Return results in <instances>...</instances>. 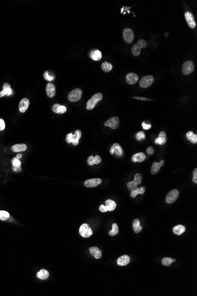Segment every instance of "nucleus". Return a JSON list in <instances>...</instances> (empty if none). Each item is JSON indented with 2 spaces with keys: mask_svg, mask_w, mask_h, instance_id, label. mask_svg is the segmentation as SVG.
<instances>
[{
  "mask_svg": "<svg viewBox=\"0 0 197 296\" xmlns=\"http://www.w3.org/2000/svg\"><path fill=\"white\" fill-rule=\"evenodd\" d=\"M82 137V132L80 130H76L74 134L71 132L68 134L66 135V140L68 144L72 143L73 145L76 146L79 143V140Z\"/></svg>",
  "mask_w": 197,
  "mask_h": 296,
  "instance_id": "nucleus-1",
  "label": "nucleus"
},
{
  "mask_svg": "<svg viewBox=\"0 0 197 296\" xmlns=\"http://www.w3.org/2000/svg\"><path fill=\"white\" fill-rule=\"evenodd\" d=\"M102 98H103V95L101 93H95L88 101L86 104V109L88 110L93 109L96 106V104L102 99Z\"/></svg>",
  "mask_w": 197,
  "mask_h": 296,
  "instance_id": "nucleus-2",
  "label": "nucleus"
},
{
  "mask_svg": "<svg viewBox=\"0 0 197 296\" xmlns=\"http://www.w3.org/2000/svg\"><path fill=\"white\" fill-rule=\"evenodd\" d=\"M123 38L124 40L128 44H131L133 42L135 38V34L133 31L129 28H126L123 31Z\"/></svg>",
  "mask_w": 197,
  "mask_h": 296,
  "instance_id": "nucleus-3",
  "label": "nucleus"
},
{
  "mask_svg": "<svg viewBox=\"0 0 197 296\" xmlns=\"http://www.w3.org/2000/svg\"><path fill=\"white\" fill-rule=\"evenodd\" d=\"M82 95V91L80 89L76 88L68 93V99L70 102H77L81 99Z\"/></svg>",
  "mask_w": 197,
  "mask_h": 296,
  "instance_id": "nucleus-4",
  "label": "nucleus"
},
{
  "mask_svg": "<svg viewBox=\"0 0 197 296\" xmlns=\"http://www.w3.org/2000/svg\"><path fill=\"white\" fill-rule=\"evenodd\" d=\"M195 69V65L192 61H186L184 63L182 67V72L184 75H188L191 74Z\"/></svg>",
  "mask_w": 197,
  "mask_h": 296,
  "instance_id": "nucleus-5",
  "label": "nucleus"
},
{
  "mask_svg": "<svg viewBox=\"0 0 197 296\" xmlns=\"http://www.w3.org/2000/svg\"><path fill=\"white\" fill-rule=\"evenodd\" d=\"M79 234L80 235L85 238H89L93 235V231L91 228L86 224H83L79 228Z\"/></svg>",
  "mask_w": 197,
  "mask_h": 296,
  "instance_id": "nucleus-6",
  "label": "nucleus"
},
{
  "mask_svg": "<svg viewBox=\"0 0 197 296\" xmlns=\"http://www.w3.org/2000/svg\"><path fill=\"white\" fill-rule=\"evenodd\" d=\"M179 196V192L177 189H173L170 191L166 197V202L168 204H172L176 202Z\"/></svg>",
  "mask_w": 197,
  "mask_h": 296,
  "instance_id": "nucleus-7",
  "label": "nucleus"
},
{
  "mask_svg": "<svg viewBox=\"0 0 197 296\" xmlns=\"http://www.w3.org/2000/svg\"><path fill=\"white\" fill-rule=\"evenodd\" d=\"M119 118L117 117H114L109 118L105 123V126L109 127L112 129L116 130L119 126Z\"/></svg>",
  "mask_w": 197,
  "mask_h": 296,
  "instance_id": "nucleus-8",
  "label": "nucleus"
},
{
  "mask_svg": "<svg viewBox=\"0 0 197 296\" xmlns=\"http://www.w3.org/2000/svg\"><path fill=\"white\" fill-rule=\"evenodd\" d=\"M154 82V78L151 75H146L143 76L139 82V85L142 88H146L151 86Z\"/></svg>",
  "mask_w": 197,
  "mask_h": 296,
  "instance_id": "nucleus-9",
  "label": "nucleus"
},
{
  "mask_svg": "<svg viewBox=\"0 0 197 296\" xmlns=\"http://www.w3.org/2000/svg\"><path fill=\"white\" fill-rule=\"evenodd\" d=\"M102 182V180L100 178H92L87 180L85 181L84 184L87 188H95L99 186Z\"/></svg>",
  "mask_w": 197,
  "mask_h": 296,
  "instance_id": "nucleus-10",
  "label": "nucleus"
},
{
  "mask_svg": "<svg viewBox=\"0 0 197 296\" xmlns=\"http://www.w3.org/2000/svg\"><path fill=\"white\" fill-rule=\"evenodd\" d=\"M185 17L186 21L189 25V27L191 28H194L196 27V23L194 19L193 15L189 11H187L185 13Z\"/></svg>",
  "mask_w": 197,
  "mask_h": 296,
  "instance_id": "nucleus-11",
  "label": "nucleus"
},
{
  "mask_svg": "<svg viewBox=\"0 0 197 296\" xmlns=\"http://www.w3.org/2000/svg\"><path fill=\"white\" fill-rule=\"evenodd\" d=\"M110 153L112 155L116 153V155L121 156L123 154V149H122V148L119 145V144L114 143V144H113V145L111 147L110 150Z\"/></svg>",
  "mask_w": 197,
  "mask_h": 296,
  "instance_id": "nucleus-12",
  "label": "nucleus"
},
{
  "mask_svg": "<svg viewBox=\"0 0 197 296\" xmlns=\"http://www.w3.org/2000/svg\"><path fill=\"white\" fill-rule=\"evenodd\" d=\"M13 93V90L11 88V85L8 83H4L3 85V89L0 92V98L5 96H10Z\"/></svg>",
  "mask_w": 197,
  "mask_h": 296,
  "instance_id": "nucleus-13",
  "label": "nucleus"
},
{
  "mask_svg": "<svg viewBox=\"0 0 197 296\" xmlns=\"http://www.w3.org/2000/svg\"><path fill=\"white\" fill-rule=\"evenodd\" d=\"M30 105V101L27 98H23L19 103V110L21 113H24Z\"/></svg>",
  "mask_w": 197,
  "mask_h": 296,
  "instance_id": "nucleus-14",
  "label": "nucleus"
},
{
  "mask_svg": "<svg viewBox=\"0 0 197 296\" xmlns=\"http://www.w3.org/2000/svg\"><path fill=\"white\" fill-rule=\"evenodd\" d=\"M131 261L130 257L127 255H124L120 256L117 260V264L119 266H127Z\"/></svg>",
  "mask_w": 197,
  "mask_h": 296,
  "instance_id": "nucleus-15",
  "label": "nucleus"
},
{
  "mask_svg": "<svg viewBox=\"0 0 197 296\" xmlns=\"http://www.w3.org/2000/svg\"><path fill=\"white\" fill-rule=\"evenodd\" d=\"M52 110L54 113L58 114H63L66 112L67 108L64 105H61L60 104L56 103L53 105L52 106Z\"/></svg>",
  "mask_w": 197,
  "mask_h": 296,
  "instance_id": "nucleus-16",
  "label": "nucleus"
},
{
  "mask_svg": "<svg viewBox=\"0 0 197 296\" xmlns=\"http://www.w3.org/2000/svg\"><path fill=\"white\" fill-rule=\"evenodd\" d=\"M139 79V76L136 75V73H128L126 78V81L127 83L129 85H133L136 84Z\"/></svg>",
  "mask_w": 197,
  "mask_h": 296,
  "instance_id": "nucleus-17",
  "label": "nucleus"
},
{
  "mask_svg": "<svg viewBox=\"0 0 197 296\" xmlns=\"http://www.w3.org/2000/svg\"><path fill=\"white\" fill-rule=\"evenodd\" d=\"M46 91L47 96L49 98H53L56 92V89L55 86L52 83H49L47 84L46 87Z\"/></svg>",
  "mask_w": 197,
  "mask_h": 296,
  "instance_id": "nucleus-18",
  "label": "nucleus"
},
{
  "mask_svg": "<svg viewBox=\"0 0 197 296\" xmlns=\"http://www.w3.org/2000/svg\"><path fill=\"white\" fill-rule=\"evenodd\" d=\"M90 254L96 259H100L102 256V251L96 246H92L89 248Z\"/></svg>",
  "mask_w": 197,
  "mask_h": 296,
  "instance_id": "nucleus-19",
  "label": "nucleus"
},
{
  "mask_svg": "<svg viewBox=\"0 0 197 296\" xmlns=\"http://www.w3.org/2000/svg\"><path fill=\"white\" fill-rule=\"evenodd\" d=\"M11 149L15 153L23 152L27 149V146L25 144H17L12 146Z\"/></svg>",
  "mask_w": 197,
  "mask_h": 296,
  "instance_id": "nucleus-20",
  "label": "nucleus"
},
{
  "mask_svg": "<svg viewBox=\"0 0 197 296\" xmlns=\"http://www.w3.org/2000/svg\"><path fill=\"white\" fill-rule=\"evenodd\" d=\"M146 159V156L144 153H139L134 154L132 156V160L134 163L136 162H142L143 161Z\"/></svg>",
  "mask_w": 197,
  "mask_h": 296,
  "instance_id": "nucleus-21",
  "label": "nucleus"
},
{
  "mask_svg": "<svg viewBox=\"0 0 197 296\" xmlns=\"http://www.w3.org/2000/svg\"><path fill=\"white\" fill-rule=\"evenodd\" d=\"M186 231V228L184 226L182 225H178L173 228V232L174 234L177 235H181L183 233H184Z\"/></svg>",
  "mask_w": 197,
  "mask_h": 296,
  "instance_id": "nucleus-22",
  "label": "nucleus"
},
{
  "mask_svg": "<svg viewBox=\"0 0 197 296\" xmlns=\"http://www.w3.org/2000/svg\"><path fill=\"white\" fill-rule=\"evenodd\" d=\"M90 56L91 58L95 61L100 60L102 57V55L101 52L98 50H93V51L91 52Z\"/></svg>",
  "mask_w": 197,
  "mask_h": 296,
  "instance_id": "nucleus-23",
  "label": "nucleus"
},
{
  "mask_svg": "<svg viewBox=\"0 0 197 296\" xmlns=\"http://www.w3.org/2000/svg\"><path fill=\"white\" fill-rule=\"evenodd\" d=\"M133 229L134 232L136 234H138V233H139L142 231V227L141 226V222H140V221L139 220V219H135L133 220Z\"/></svg>",
  "mask_w": 197,
  "mask_h": 296,
  "instance_id": "nucleus-24",
  "label": "nucleus"
},
{
  "mask_svg": "<svg viewBox=\"0 0 197 296\" xmlns=\"http://www.w3.org/2000/svg\"><path fill=\"white\" fill-rule=\"evenodd\" d=\"M105 206L107 207L108 211H113L116 209V203L114 201L111 199H107L105 202Z\"/></svg>",
  "mask_w": 197,
  "mask_h": 296,
  "instance_id": "nucleus-25",
  "label": "nucleus"
},
{
  "mask_svg": "<svg viewBox=\"0 0 197 296\" xmlns=\"http://www.w3.org/2000/svg\"><path fill=\"white\" fill-rule=\"evenodd\" d=\"M49 276V272L46 270H41L37 274V277L40 280H46Z\"/></svg>",
  "mask_w": 197,
  "mask_h": 296,
  "instance_id": "nucleus-26",
  "label": "nucleus"
},
{
  "mask_svg": "<svg viewBox=\"0 0 197 296\" xmlns=\"http://www.w3.org/2000/svg\"><path fill=\"white\" fill-rule=\"evenodd\" d=\"M145 187H141V188H136L135 190L131 191V196L132 198H135L138 194L142 195L145 193Z\"/></svg>",
  "mask_w": 197,
  "mask_h": 296,
  "instance_id": "nucleus-27",
  "label": "nucleus"
},
{
  "mask_svg": "<svg viewBox=\"0 0 197 296\" xmlns=\"http://www.w3.org/2000/svg\"><path fill=\"white\" fill-rule=\"evenodd\" d=\"M186 138L190 141L193 144H196L197 142V135L196 134H195L192 131H189L186 133Z\"/></svg>",
  "mask_w": 197,
  "mask_h": 296,
  "instance_id": "nucleus-28",
  "label": "nucleus"
},
{
  "mask_svg": "<svg viewBox=\"0 0 197 296\" xmlns=\"http://www.w3.org/2000/svg\"><path fill=\"white\" fill-rule=\"evenodd\" d=\"M176 260L174 258H169V257H165L162 260V264L165 266H170L172 263H175Z\"/></svg>",
  "mask_w": 197,
  "mask_h": 296,
  "instance_id": "nucleus-29",
  "label": "nucleus"
},
{
  "mask_svg": "<svg viewBox=\"0 0 197 296\" xmlns=\"http://www.w3.org/2000/svg\"><path fill=\"white\" fill-rule=\"evenodd\" d=\"M161 165L159 163L157 162H154L152 164V166L151 167L150 172L152 174H156L159 172V171L161 169Z\"/></svg>",
  "mask_w": 197,
  "mask_h": 296,
  "instance_id": "nucleus-30",
  "label": "nucleus"
},
{
  "mask_svg": "<svg viewBox=\"0 0 197 296\" xmlns=\"http://www.w3.org/2000/svg\"><path fill=\"white\" fill-rule=\"evenodd\" d=\"M102 69L105 72H109L113 69V66L111 63L105 62H103L102 64Z\"/></svg>",
  "mask_w": 197,
  "mask_h": 296,
  "instance_id": "nucleus-31",
  "label": "nucleus"
},
{
  "mask_svg": "<svg viewBox=\"0 0 197 296\" xmlns=\"http://www.w3.org/2000/svg\"><path fill=\"white\" fill-rule=\"evenodd\" d=\"M119 233V227H118L117 224H112V229L109 232V234L111 237H114Z\"/></svg>",
  "mask_w": 197,
  "mask_h": 296,
  "instance_id": "nucleus-32",
  "label": "nucleus"
},
{
  "mask_svg": "<svg viewBox=\"0 0 197 296\" xmlns=\"http://www.w3.org/2000/svg\"><path fill=\"white\" fill-rule=\"evenodd\" d=\"M141 53V48L137 45H134L132 48V53L134 56H138Z\"/></svg>",
  "mask_w": 197,
  "mask_h": 296,
  "instance_id": "nucleus-33",
  "label": "nucleus"
},
{
  "mask_svg": "<svg viewBox=\"0 0 197 296\" xmlns=\"http://www.w3.org/2000/svg\"><path fill=\"white\" fill-rule=\"evenodd\" d=\"M10 217V215L8 212L5 210H0V219L1 220H7Z\"/></svg>",
  "mask_w": 197,
  "mask_h": 296,
  "instance_id": "nucleus-34",
  "label": "nucleus"
},
{
  "mask_svg": "<svg viewBox=\"0 0 197 296\" xmlns=\"http://www.w3.org/2000/svg\"><path fill=\"white\" fill-rule=\"evenodd\" d=\"M137 186H138V185L135 183V182L134 181H129L127 184V187H128V189L130 191H132V190H135V189H136L137 188Z\"/></svg>",
  "mask_w": 197,
  "mask_h": 296,
  "instance_id": "nucleus-35",
  "label": "nucleus"
},
{
  "mask_svg": "<svg viewBox=\"0 0 197 296\" xmlns=\"http://www.w3.org/2000/svg\"><path fill=\"white\" fill-rule=\"evenodd\" d=\"M142 176L140 173H137L135 176V178H134V181L137 185H139L142 182Z\"/></svg>",
  "mask_w": 197,
  "mask_h": 296,
  "instance_id": "nucleus-36",
  "label": "nucleus"
},
{
  "mask_svg": "<svg viewBox=\"0 0 197 296\" xmlns=\"http://www.w3.org/2000/svg\"><path fill=\"white\" fill-rule=\"evenodd\" d=\"M11 162H12V164H13V167H21V162L17 157L13 158L11 160Z\"/></svg>",
  "mask_w": 197,
  "mask_h": 296,
  "instance_id": "nucleus-37",
  "label": "nucleus"
},
{
  "mask_svg": "<svg viewBox=\"0 0 197 296\" xmlns=\"http://www.w3.org/2000/svg\"><path fill=\"white\" fill-rule=\"evenodd\" d=\"M136 140L138 141L144 140L146 138V135H145V132L143 131L138 132L136 135Z\"/></svg>",
  "mask_w": 197,
  "mask_h": 296,
  "instance_id": "nucleus-38",
  "label": "nucleus"
},
{
  "mask_svg": "<svg viewBox=\"0 0 197 296\" xmlns=\"http://www.w3.org/2000/svg\"><path fill=\"white\" fill-rule=\"evenodd\" d=\"M137 45L141 49H142V48H145L147 46L148 43H147V42L145 40H144V39H140V40H138Z\"/></svg>",
  "mask_w": 197,
  "mask_h": 296,
  "instance_id": "nucleus-39",
  "label": "nucleus"
},
{
  "mask_svg": "<svg viewBox=\"0 0 197 296\" xmlns=\"http://www.w3.org/2000/svg\"><path fill=\"white\" fill-rule=\"evenodd\" d=\"M159 137H160L162 139L164 144H165L167 142V135H166V133L164 131H161L160 133Z\"/></svg>",
  "mask_w": 197,
  "mask_h": 296,
  "instance_id": "nucleus-40",
  "label": "nucleus"
},
{
  "mask_svg": "<svg viewBox=\"0 0 197 296\" xmlns=\"http://www.w3.org/2000/svg\"><path fill=\"white\" fill-rule=\"evenodd\" d=\"M44 79L46 80V81H52L53 79H54V78L52 77V76H50L49 75V72H45V73H44Z\"/></svg>",
  "mask_w": 197,
  "mask_h": 296,
  "instance_id": "nucleus-41",
  "label": "nucleus"
},
{
  "mask_svg": "<svg viewBox=\"0 0 197 296\" xmlns=\"http://www.w3.org/2000/svg\"><path fill=\"white\" fill-rule=\"evenodd\" d=\"M88 164L90 166H93L95 164V157L92 156H90L88 157Z\"/></svg>",
  "mask_w": 197,
  "mask_h": 296,
  "instance_id": "nucleus-42",
  "label": "nucleus"
},
{
  "mask_svg": "<svg viewBox=\"0 0 197 296\" xmlns=\"http://www.w3.org/2000/svg\"><path fill=\"white\" fill-rule=\"evenodd\" d=\"M5 128H6V124L4 121L3 119L0 118V131H3L5 129Z\"/></svg>",
  "mask_w": 197,
  "mask_h": 296,
  "instance_id": "nucleus-43",
  "label": "nucleus"
},
{
  "mask_svg": "<svg viewBox=\"0 0 197 296\" xmlns=\"http://www.w3.org/2000/svg\"><path fill=\"white\" fill-rule=\"evenodd\" d=\"M132 98L133 99H137V100H140V101H153V99H149V98H145V97L133 96Z\"/></svg>",
  "mask_w": 197,
  "mask_h": 296,
  "instance_id": "nucleus-44",
  "label": "nucleus"
},
{
  "mask_svg": "<svg viewBox=\"0 0 197 296\" xmlns=\"http://www.w3.org/2000/svg\"><path fill=\"white\" fill-rule=\"evenodd\" d=\"M193 181L195 184L197 183V169H195L193 171Z\"/></svg>",
  "mask_w": 197,
  "mask_h": 296,
  "instance_id": "nucleus-45",
  "label": "nucleus"
},
{
  "mask_svg": "<svg viewBox=\"0 0 197 296\" xmlns=\"http://www.w3.org/2000/svg\"><path fill=\"white\" fill-rule=\"evenodd\" d=\"M142 126L144 130H149V129L151 128V127H152V125H151L150 124H146L145 122H143V123H142Z\"/></svg>",
  "mask_w": 197,
  "mask_h": 296,
  "instance_id": "nucleus-46",
  "label": "nucleus"
},
{
  "mask_svg": "<svg viewBox=\"0 0 197 296\" xmlns=\"http://www.w3.org/2000/svg\"><path fill=\"white\" fill-rule=\"evenodd\" d=\"M94 157H95V164H99L101 162V161H102L101 157L99 156H96Z\"/></svg>",
  "mask_w": 197,
  "mask_h": 296,
  "instance_id": "nucleus-47",
  "label": "nucleus"
},
{
  "mask_svg": "<svg viewBox=\"0 0 197 296\" xmlns=\"http://www.w3.org/2000/svg\"><path fill=\"white\" fill-rule=\"evenodd\" d=\"M99 210H100V211L101 212H107V211H108L107 207H106L105 205H102L100 206V207H99Z\"/></svg>",
  "mask_w": 197,
  "mask_h": 296,
  "instance_id": "nucleus-48",
  "label": "nucleus"
},
{
  "mask_svg": "<svg viewBox=\"0 0 197 296\" xmlns=\"http://www.w3.org/2000/svg\"><path fill=\"white\" fill-rule=\"evenodd\" d=\"M146 152L149 155H152L153 154V152H154V150L152 147H149L147 148V149H146Z\"/></svg>",
  "mask_w": 197,
  "mask_h": 296,
  "instance_id": "nucleus-49",
  "label": "nucleus"
},
{
  "mask_svg": "<svg viewBox=\"0 0 197 296\" xmlns=\"http://www.w3.org/2000/svg\"><path fill=\"white\" fill-rule=\"evenodd\" d=\"M12 169L14 171H16V172H20L21 171V167H13Z\"/></svg>",
  "mask_w": 197,
  "mask_h": 296,
  "instance_id": "nucleus-50",
  "label": "nucleus"
},
{
  "mask_svg": "<svg viewBox=\"0 0 197 296\" xmlns=\"http://www.w3.org/2000/svg\"><path fill=\"white\" fill-rule=\"evenodd\" d=\"M161 165V167H162L164 165V163H165V161L164 160H162L160 163H159Z\"/></svg>",
  "mask_w": 197,
  "mask_h": 296,
  "instance_id": "nucleus-51",
  "label": "nucleus"
},
{
  "mask_svg": "<svg viewBox=\"0 0 197 296\" xmlns=\"http://www.w3.org/2000/svg\"><path fill=\"white\" fill-rule=\"evenodd\" d=\"M22 157H23V156H22V154H18L17 155V157H17V159H20L22 158Z\"/></svg>",
  "mask_w": 197,
  "mask_h": 296,
  "instance_id": "nucleus-52",
  "label": "nucleus"
}]
</instances>
